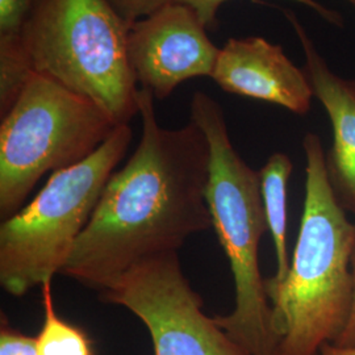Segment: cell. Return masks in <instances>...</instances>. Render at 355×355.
<instances>
[{"label": "cell", "instance_id": "cell-10", "mask_svg": "<svg viewBox=\"0 0 355 355\" xmlns=\"http://www.w3.org/2000/svg\"><path fill=\"white\" fill-rule=\"evenodd\" d=\"M284 15L304 51V71L315 98L331 124L333 144L327 153L330 187L343 209L355 218V80L336 74L296 15L291 11Z\"/></svg>", "mask_w": 355, "mask_h": 355}, {"label": "cell", "instance_id": "cell-1", "mask_svg": "<svg viewBox=\"0 0 355 355\" xmlns=\"http://www.w3.org/2000/svg\"><path fill=\"white\" fill-rule=\"evenodd\" d=\"M142 133L127 164L108 179L61 275L89 290L145 259L178 250L212 228L207 200L209 145L190 121L162 128L154 96L139 91Z\"/></svg>", "mask_w": 355, "mask_h": 355}, {"label": "cell", "instance_id": "cell-6", "mask_svg": "<svg viewBox=\"0 0 355 355\" xmlns=\"http://www.w3.org/2000/svg\"><path fill=\"white\" fill-rule=\"evenodd\" d=\"M117 124L87 96L33 71L0 125V217L21 209L48 173L76 165Z\"/></svg>", "mask_w": 355, "mask_h": 355}, {"label": "cell", "instance_id": "cell-4", "mask_svg": "<svg viewBox=\"0 0 355 355\" xmlns=\"http://www.w3.org/2000/svg\"><path fill=\"white\" fill-rule=\"evenodd\" d=\"M128 35L108 0H36L23 41L33 71L87 96L120 125L139 114Z\"/></svg>", "mask_w": 355, "mask_h": 355}, {"label": "cell", "instance_id": "cell-14", "mask_svg": "<svg viewBox=\"0 0 355 355\" xmlns=\"http://www.w3.org/2000/svg\"><path fill=\"white\" fill-rule=\"evenodd\" d=\"M173 1L190 6L191 8L198 13V16L203 21L204 26L207 28H214L216 26V17H217V12H218L220 7L228 0H173ZM292 1H296L299 4H303L305 7H308L309 10L318 13L325 21H328L333 26H343V16L340 13L336 12L334 10H330L316 0H292Z\"/></svg>", "mask_w": 355, "mask_h": 355}, {"label": "cell", "instance_id": "cell-19", "mask_svg": "<svg viewBox=\"0 0 355 355\" xmlns=\"http://www.w3.org/2000/svg\"><path fill=\"white\" fill-rule=\"evenodd\" d=\"M318 355H355V347H338L333 343H327L321 347Z\"/></svg>", "mask_w": 355, "mask_h": 355}, {"label": "cell", "instance_id": "cell-12", "mask_svg": "<svg viewBox=\"0 0 355 355\" xmlns=\"http://www.w3.org/2000/svg\"><path fill=\"white\" fill-rule=\"evenodd\" d=\"M44 322L36 336L37 355H94L86 333L58 316L54 309L51 280L41 286Z\"/></svg>", "mask_w": 355, "mask_h": 355}, {"label": "cell", "instance_id": "cell-20", "mask_svg": "<svg viewBox=\"0 0 355 355\" xmlns=\"http://www.w3.org/2000/svg\"><path fill=\"white\" fill-rule=\"evenodd\" d=\"M347 1H349L350 4H353V6L355 7V0H347Z\"/></svg>", "mask_w": 355, "mask_h": 355}, {"label": "cell", "instance_id": "cell-3", "mask_svg": "<svg viewBox=\"0 0 355 355\" xmlns=\"http://www.w3.org/2000/svg\"><path fill=\"white\" fill-rule=\"evenodd\" d=\"M191 121L209 145L207 200L216 236L234 280V308L216 322L250 355H279V337L259 267L261 240L267 223L259 173L234 149L220 104L196 91Z\"/></svg>", "mask_w": 355, "mask_h": 355}, {"label": "cell", "instance_id": "cell-17", "mask_svg": "<svg viewBox=\"0 0 355 355\" xmlns=\"http://www.w3.org/2000/svg\"><path fill=\"white\" fill-rule=\"evenodd\" d=\"M173 0H108L123 20L130 26L133 23L161 10Z\"/></svg>", "mask_w": 355, "mask_h": 355}, {"label": "cell", "instance_id": "cell-2", "mask_svg": "<svg viewBox=\"0 0 355 355\" xmlns=\"http://www.w3.org/2000/svg\"><path fill=\"white\" fill-rule=\"evenodd\" d=\"M303 148L304 211L290 271L280 283L265 279L279 355H318L338 340L354 305L355 223L330 187L318 135L306 133Z\"/></svg>", "mask_w": 355, "mask_h": 355}, {"label": "cell", "instance_id": "cell-8", "mask_svg": "<svg viewBox=\"0 0 355 355\" xmlns=\"http://www.w3.org/2000/svg\"><path fill=\"white\" fill-rule=\"evenodd\" d=\"M190 6L170 1L129 26L128 55L137 85L165 99L191 78L212 76L220 49Z\"/></svg>", "mask_w": 355, "mask_h": 355}, {"label": "cell", "instance_id": "cell-9", "mask_svg": "<svg viewBox=\"0 0 355 355\" xmlns=\"http://www.w3.org/2000/svg\"><path fill=\"white\" fill-rule=\"evenodd\" d=\"M211 78L229 94L272 103L302 116L309 112L315 98L304 70L280 45L263 37L228 40Z\"/></svg>", "mask_w": 355, "mask_h": 355}, {"label": "cell", "instance_id": "cell-16", "mask_svg": "<svg viewBox=\"0 0 355 355\" xmlns=\"http://www.w3.org/2000/svg\"><path fill=\"white\" fill-rule=\"evenodd\" d=\"M0 355H37L36 337L13 329L6 318H1Z\"/></svg>", "mask_w": 355, "mask_h": 355}, {"label": "cell", "instance_id": "cell-13", "mask_svg": "<svg viewBox=\"0 0 355 355\" xmlns=\"http://www.w3.org/2000/svg\"><path fill=\"white\" fill-rule=\"evenodd\" d=\"M33 74L23 36L0 37V114H7Z\"/></svg>", "mask_w": 355, "mask_h": 355}, {"label": "cell", "instance_id": "cell-15", "mask_svg": "<svg viewBox=\"0 0 355 355\" xmlns=\"http://www.w3.org/2000/svg\"><path fill=\"white\" fill-rule=\"evenodd\" d=\"M36 0H0V37L23 36Z\"/></svg>", "mask_w": 355, "mask_h": 355}, {"label": "cell", "instance_id": "cell-18", "mask_svg": "<svg viewBox=\"0 0 355 355\" xmlns=\"http://www.w3.org/2000/svg\"><path fill=\"white\" fill-rule=\"evenodd\" d=\"M352 268H353V275H354L355 283V248L354 253H353V259H352ZM338 347H355V295H354V305H353V311L350 318L347 321L346 328L343 329L341 336L338 337V340L333 343Z\"/></svg>", "mask_w": 355, "mask_h": 355}, {"label": "cell", "instance_id": "cell-5", "mask_svg": "<svg viewBox=\"0 0 355 355\" xmlns=\"http://www.w3.org/2000/svg\"><path fill=\"white\" fill-rule=\"evenodd\" d=\"M132 139L129 124L117 125L89 157L53 173L31 203L3 220L0 284L4 291L21 297L61 274Z\"/></svg>", "mask_w": 355, "mask_h": 355}, {"label": "cell", "instance_id": "cell-11", "mask_svg": "<svg viewBox=\"0 0 355 355\" xmlns=\"http://www.w3.org/2000/svg\"><path fill=\"white\" fill-rule=\"evenodd\" d=\"M292 171L291 158L279 152L270 155L258 171L267 229L271 233L277 254V272L268 279L272 283L286 279L291 265L287 250V187Z\"/></svg>", "mask_w": 355, "mask_h": 355}, {"label": "cell", "instance_id": "cell-7", "mask_svg": "<svg viewBox=\"0 0 355 355\" xmlns=\"http://www.w3.org/2000/svg\"><path fill=\"white\" fill-rule=\"evenodd\" d=\"M99 299L140 318L153 355H250L204 313L203 297L182 271L178 253L130 267L104 286Z\"/></svg>", "mask_w": 355, "mask_h": 355}]
</instances>
